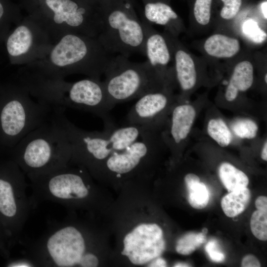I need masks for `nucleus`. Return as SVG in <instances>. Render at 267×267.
I'll return each instance as SVG.
<instances>
[{"instance_id":"obj_29","label":"nucleus","mask_w":267,"mask_h":267,"mask_svg":"<svg viewBox=\"0 0 267 267\" xmlns=\"http://www.w3.org/2000/svg\"><path fill=\"white\" fill-rule=\"evenodd\" d=\"M212 0H196L193 12L196 21L202 25H207L211 18Z\"/></svg>"},{"instance_id":"obj_5","label":"nucleus","mask_w":267,"mask_h":267,"mask_svg":"<svg viewBox=\"0 0 267 267\" xmlns=\"http://www.w3.org/2000/svg\"><path fill=\"white\" fill-rule=\"evenodd\" d=\"M101 19L97 38L109 52L144 55V28L129 0H109L101 8Z\"/></svg>"},{"instance_id":"obj_2","label":"nucleus","mask_w":267,"mask_h":267,"mask_svg":"<svg viewBox=\"0 0 267 267\" xmlns=\"http://www.w3.org/2000/svg\"><path fill=\"white\" fill-rule=\"evenodd\" d=\"M14 160L31 178L62 168L70 162L71 147L66 133L54 114L10 150Z\"/></svg>"},{"instance_id":"obj_14","label":"nucleus","mask_w":267,"mask_h":267,"mask_svg":"<svg viewBox=\"0 0 267 267\" xmlns=\"http://www.w3.org/2000/svg\"><path fill=\"white\" fill-rule=\"evenodd\" d=\"M141 21L145 32L144 55L150 66L164 81L165 69L172 57L171 47L165 36L155 30L143 17Z\"/></svg>"},{"instance_id":"obj_17","label":"nucleus","mask_w":267,"mask_h":267,"mask_svg":"<svg viewBox=\"0 0 267 267\" xmlns=\"http://www.w3.org/2000/svg\"><path fill=\"white\" fill-rule=\"evenodd\" d=\"M254 81V69L252 63L248 60L238 63L235 66L228 86L225 98L228 101L236 99L239 92L248 90Z\"/></svg>"},{"instance_id":"obj_38","label":"nucleus","mask_w":267,"mask_h":267,"mask_svg":"<svg viewBox=\"0 0 267 267\" xmlns=\"http://www.w3.org/2000/svg\"><path fill=\"white\" fill-rule=\"evenodd\" d=\"M261 158L264 161L267 160V140L264 143L263 149L261 152Z\"/></svg>"},{"instance_id":"obj_4","label":"nucleus","mask_w":267,"mask_h":267,"mask_svg":"<svg viewBox=\"0 0 267 267\" xmlns=\"http://www.w3.org/2000/svg\"><path fill=\"white\" fill-rule=\"evenodd\" d=\"M25 88L0 86V147L11 150L51 117L54 108L34 101Z\"/></svg>"},{"instance_id":"obj_30","label":"nucleus","mask_w":267,"mask_h":267,"mask_svg":"<svg viewBox=\"0 0 267 267\" xmlns=\"http://www.w3.org/2000/svg\"><path fill=\"white\" fill-rule=\"evenodd\" d=\"M223 6L220 12L221 17L225 20L233 19L239 12L242 4V0H221Z\"/></svg>"},{"instance_id":"obj_42","label":"nucleus","mask_w":267,"mask_h":267,"mask_svg":"<svg viewBox=\"0 0 267 267\" xmlns=\"http://www.w3.org/2000/svg\"><path fill=\"white\" fill-rule=\"evenodd\" d=\"M264 79H265V81L266 83H267V74H266Z\"/></svg>"},{"instance_id":"obj_40","label":"nucleus","mask_w":267,"mask_h":267,"mask_svg":"<svg viewBox=\"0 0 267 267\" xmlns=\"http://www.w3.org/2000/svg\"><path fill=\"white\" fill-rule=\"evenodd\" d=\"M174 267H189V266L187 264H185V263H177L175 265Z\"/></svg>"},{"instance_id":"obj_22","label":"nucleus","mask_w":267,"mask_h":267,"mask_svg":"<svg viewBox=\"0 0 267 267\" xmlns=\"http://www.w3.org/2000/svg\"><path fill=\"white\" fill-rule=\"evenodd\" d=\"M218 172L222 183L229 192L247 187L249 183L247 175L229 163H222Z\"/></svg>"},{"instance_id":"obj_10","label":"nucleus","mask_w":267,"mask_h":267,"mask_svg":"<svg viewBox=\"0 0 267 267\" xmlns=\"http://www.w3.org/2000/svg\"><path fill=\"white\" fill-rule=\"evenodd\" d=\"M36 184L45 189L50 198L60 202L82 199L89 194L87 177L81 169L67 166L31 179Z\"/></svg>"},{"instance_id":"obj_8","label":"nucleus","mask_w":267,"mask_h":267,"mask_svg":"<svg viewBox=\"0 0 267 267\" xmlns=\"http://www.w3.org/2000/svg\"><path fill=\"white\" fill-rule=\"evenodd\" d=\"M158 131L147 130L135 142L108 158L93 173L120 179L146 168L162 145Z\"/></svg>"},{"instance_id":"obj_23","label":"nucleus","mask_w":267,"mask_h":267,"mask_svg":"<svg viewBox=\"0 0 267 267\" xmlns=\"http://www.w3.org/2000/svg\"><path fill=\"white\" fill-rule=\"evenodd\" d=\"M208 134L221 146L226 147L230 143L231 133L225 122L221 118L211 119L207 125Z\"/></svg>"},{"instance_id":"obj_13","label":"nucleus","mask_w":267,"mask_h":267,"mask_svg":"<svg viewBox=\"0 0 267 267\" xmlns=\"http://www.w3.org/2000/svg\"><path fill=\"white\" fill-rule=\"evenodd\" d=\"M24 173L13 159L0 164V214L8 219L20 215L22 201L17 188L25 185Z\"/></svg>"},{"instance_id":"obj_7","label":"nucleus","mask_w":267,"mask_h":267,"mask_svg":"<svg viewBox=\"0 0 267 267\" xmlns=\"http://www.w3.org/2000/svg\"><path fill=\"white\" fill-rule=\"evenodd\" d=\"M112 55L97 37L73 32L62 37L51 50L50 59L64 72L82 73L100 79Z\"/></svg>"},{"instance_id":"obj_35","label":"nucleus","mask_w":267,"mask_h":267,"mask_svg":"<svg viewBox=\"0 0 267 267\" xmlns=\"http://www.w3.org/2000/svg\"><path fill=\"white\" fill-rule=\"evenodd\" d=\"M186 187L200 182L199 178L193 174H188L184 177Z\"/></svg>"},{"instance_id":"obj_15","label":"nucleus","mask_w":267,"mask_h":267,"mask_svg":"<svg viewBox=\"0 0 267 267\" xmlns=\"http://www.w3.org/2000/svg\"><path fill=\"white\" fill-rule=\"evenodd\" d=\"M168 139L171 146H178L187 137L196 116L194 108L188 104H177L171 110Z\"/></svg>"},{"instance_id":"obj_27","label":"nucleus","mask_w":267,"mask_h":267,"mask_svg":"<svg viewBox=\"0 0 267 267\" xmlns=\"http://www.w3.org/2000/svg\"><path fill=\"white\" fill-rule=\"evenodd\" d=\"M231 127L234 134L241 138L253 139L256 136L258 131L257 124L249 119L237 120Z\"/></svg>"},{"instance_id":"obj_39","label":"nucleus","mask_w":267,"mask_h":267,"mask_svg":"<svg viewBox=\"0 0 267 267\" xmlns=\"http://www.w3.org/2000/svg\"><path fill=\"white\" fill-rule=\"evenodd\" d=\"M262 12L266 20L267 19V1H264L261 6Z\"/></svg>"},{"instance_id":"obj_3","label":"nucleus","mask_w":267,"mask_h":267,"mask_svg":"<svg viewBox=\"0 0 267 267\" xmlns=\"http://www.w3.org/2000/svg\"><path fill=\"white\" fill-rule=\"evenodd\" d=\"M37 99L52 107L76 109L89 112L102 120L104 126L114 123L110 115V103L103 81L89 77L73 83L59 78L34 81L31 89Z\"/></svg>"},{"instance_id":"obj_41","label":"nucleus","mask_w":267,"mask_h":267,"mask_svg":"<svg viewBox=\"0 0 267 267\" xmlns=\"http://www.w3.org/2000/svg\"><path fill=\"white\" fill-rule=\"evenodd\" d=\"M202 232L206 234L208 232V229L207 228H203Z\"/></svg>"},{"instance_id":"obj_26","label":"nucleus","mask_w":267,"mask_h":267,"mask_svg":"<svg viewBox=\"0 0 267 267\" xmlns=\"http://www.w3.org/2000/svg\"><path fill=\"white\" fill-rule=\"evenodd\" d=\"M250 227L252 233L258 239L267 240V212L256 210L252 215Z\"/></svg>"},{"instance_id":"obj_11","label":"nucleus","mask_w":267,"mask_h":267,"mask_svg":"<svg viewBox=\"0 0 267 267\" xmlns=\"http://www.w3.org/2000/svg\"><path fill=\"white\" fill-rule=\"evenodd\" d=\"M163 231L156 223H142L127 234L122 254L134 265H141L159 257L165 249Z\"/></svg>"},{"instance_id":"obj_1","label":"nucleus","mask_w":267,"mask_h":267,"mask_svg":"<svg viewBox=\"0 0 267 267\" xmlns=\"http://www.w3.org/2000/svg\"><path fill=\"white\" fill-rule=\"evenodd\" d=\"M64 110L55 108L54 114L70 141V161L87 167L93 173L108 158L124 150L148 130L136 125L119 127L114 124L104 126L101 132L88 131L71 122L64 115Z\"/></svg>"},{"instance_id":"obj_12","label":"nucleus","mask_w":267,"mask_h":267,"mask_svg":"<svg viewBox=\"0 0 267 267\" xmlns=\"http://www.w3.org/2000/svg\"><path fill=\"white\" fill-rule=\"evenodd\" d=\"M171 102V96L165 87L146 93L138 98L131 107L125 124L158 130Z\"/></svg>"},{"instance_id":"obj_9","label":"nucleus","mask_w":267,"mask_h":267,"mask_svg":"<svg viewBox=\"0 0 267 267\" xmlns=\"http://www.w3.org/2000/svg\"><path fill=\"white\" fill-rule=\"evenodd\" d=\"M45 252L56 267H81L86 253L85 240L82 233L72 225L62 226L47 238Z\"/></svg>"},{"instance_id":"obj_24","label":"nucleus","mask_w":267,"mask_h":267,"mask_svg":"<svg viewBox=\"0 0 267 267\" xmlns=\"http://www.w3.org/2000/svg\"><path fill=\"white\" fill-rule=\"evenodd\" d=\"M188 191V201L193 208L196 209L204 208L210 199V194L205 184L197 182L186 187Z\"/></svg>"},{"instance_id":"obj_32","label":"nucleus","mask_w":267,"mask_h":267,"mask_svg":"<svg viewBox=\"0 0 267 267\" xmlns=\"http://www.w3.org/2000/svg\"><path fill=\"white\" fill-rule=\"evenodd\" d=\"M9 14L6 4L0 0V40L4 37L9 22Z\"/></svg>"},{"instance_id":"obj_20","label":"nucleus","mask_w":267,"mask_h":267,"mask_svg":"<svg viewBox=\"0 0 267 267\" xmlns=\"http://www.w3.org/2000/svg\"><path fill=\"white\" fill-rule=\"evenodd\" d=\"M33 35L26 26L17 27L8 36L6 48L9 57L13 59L27 53L33 43Z\"/></svg>"},{"instance_id":"obj_25","label":"nucleus","mask_w":267,"mask_h":267,"mask_svg":"<svg viewBox=\"0 0 267 267\" xmlns=\"http://www.w3.org/2000/svg\"><path fill=\"white\" fill-rule=\"evenodd\" d=\"M206 241L205 234L202 232L189 233L177 241L176 250L180 254L187 255L192 253Z\"/></svg>"},{"instance_id":"obj_21","label":"nucleus","mask_w":267,"mask_h":267,"mask_svg":"<svg viewBox=\"0 0 267 267\" xmlns=\"http://www.w3.org/2000/svg\"><path fill=\"white\" fill-rule=\"evenodd\" d=\"M251 193L247 187L229 192L221 200L222 209L228 217H234L242 213L249 203Z\"/></svg>"},{"instance_id":"obj_19","label":"nucleus","mask_w":267,"mask_h":267,"mask_svg":"<svg viewBox=\"0 0 267 267\" xmlns=\"http://www.w3.org/2000/svg\"><path fill=\"white\" fill-rule=\"evenodd\" d=\"M207 53L219 58H230L235 55L240 49V43L236 38L216 34L207 39L204 44Z\"/></svg>"},{"instance_id":"obj_28","label":"nucleus","mask_w":267,"mask_h":267,"mask_svg":"<svg viewBox=\"0 0 267 267\" xmlns=\"http://www.w3.org/2000/svg\"><path fill=\"white\" fill-rule=\"evenodd\" d=\"M242 31L247 38L256 44H261L267 39V33L253 19L244 21L242 26Z\"/></svg>"},{"instance_id":"obj_6","label":"nucleus","mask_w":267,"mask_h":267,"mask_svg":"<svg viewBox=\"0 0 267 267\" xmlns=\"http://www.w3.org/2000/svg\"><path fill=\"white\" fill-rule=\"evenodd\" d=\"M104 75L103 82L114 107L165 87L164 81L147 60L133 62L121 54L112 57Z\"/></svg>"},{"instance_id":"obj_34","label":"nucleus","mask_w":267,"mask_h":267,"mask_svg":"<svg viewBox=\"0 0 267 267\" xmlns=\"http://www.w3.org/2000/svg\"><path fill=\"white\" fill-rule=\"evenodd\" d=\"M255 206L258 210L267 212V198L260 196L255 201Z\"/></svg>"},{"instance_id":"obj_18","label":"nucleus","mask_w":267,"mask_h":267,"mask_svg":"<svg viewBox=\"0 0 267 267\" xmlns=\"http://www.w3.org/2000/svg\"><path fill=\"white\" fill-rule=\"evenodd\" d=\"M169 45L174 50L176 75L180 87L183 90L191 89L194 87L197 81L194 61L189 53L183 49L174 46L173 48Z\"/></svg>"},{"instance_id":"obj_33","label":"nucleus","mask_w":267,"mask_h":267,"mask_svg":"<svg viewBox=\"0 0 267 267\" xmlns=\"http://www.w3.org/2000/svg\"><path fill=\"white\" fill-rule=\"evenodd\" d=\"M241 266L243 267H260L261 263L257 257L249 254L245 256L242 259Z\"/></svg>"},{"instance_id":"obj_31","label":"nucleus","mask_w":267,"mask_h":267,"mask_svg":"<svg viewBox=\"0 0 267 267\" xmlns=\"http://www.w3.org/2000/svg\"><path fill=\"white\" fill-rule=\"evenodd\" d=\"M205 251L213 262L220 263L225 259L224 254L221 251L217 242L215 240H211L206 244Z\"/></svg>"},{"instance_id":"obj_36","label":"nucleus","mask_w":267,"mask_h":267,"mask_svg":"<svg viewBox=\"0 0 267 267\" xmlns=\"http://www.w3.org/2000/svg\"><path fill=\"white\" fill-rule=\"evenodd\" d=\"M32 265L28 261H17L9 265L8 267H32Z\"/></svg>"},{"instance_id":"obj_37","label":"nucleus","mask_w":267,"mask_h":267,"mask_svg":"<svg viewBox=\"0 0 267 267\" xmlns=\"http://www.w3.org/2000/svg\"><path fill=\"white\" fill-rule=\"evenodd\" d=\"M149 266L165 267H167V263L164 259L159 258L152 262Z\"/></svg>"},{"instance_id":"obj_16","label":"nucleus","mask_w":267,"mask_h":267,"mask_svg":"<svg viewBox=\"0 0 267 267\" xmlns=\"http://www.w3.org/2000/svg\"><path fill=\"white\" fill-rule=\"evenodd\" d=\"M144 18L150 24H155L170 29V31H178V16L166 2L154 0H143Z\"/></svg>"}]
</instances>
